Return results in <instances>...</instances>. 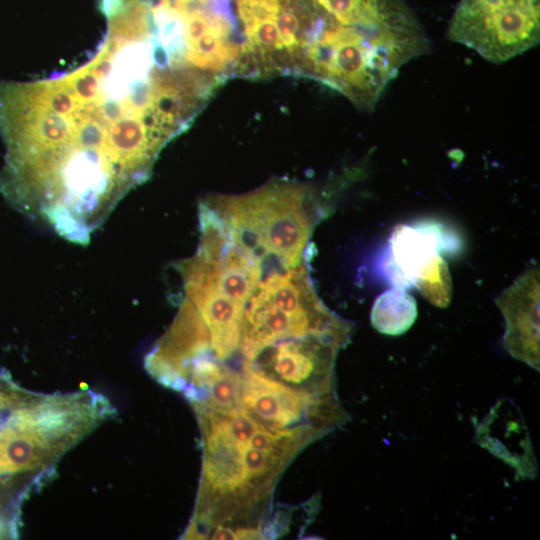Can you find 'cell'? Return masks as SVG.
<instances>
[{"instance_id":"11","label":"cell","mask_w":540,"mask_h":540,"mask_svg":"<svg viewBox=\"0 0 540 540\" xmlns=\"http://www.w3.org/2000/svg\"><path fill=\"white\" fill-rule=\"evenodd\" d=\"M414 286L432 304L445 307L452 296V283L447 263L439 255L417 278Z\"/></svg>"},{"instance_id":"5","label":"cell","mask_w":540,"mask_h":540,"mask_svg":"<svg viewBox=\"0 0 540 540\" xmlns=\"http://www.w3.org/2000/svg\"><path fill=\"white\" fill-rule=\"evenodd\" d=\"M347 336L308 334L282 339L259 349L244 361L251 369L297 392L328 396L334 359Z\"/></svg>"},{"instance_id":"3","label":"cell","mask_w":540,"mask_h":540,"mask_svg":"<svg viewBox=\"0 0 540 540\" xmlns=\"http://www.w3.org/2000/svg\"><path fill=\"white\" fill-rule=\"evenodd\" d=\"M244 248L263 259L274 256L283 268L301 264L321 207L305 184L276 180L243 195L204 201Z\"/></svg>"},{"instance_id":"9","label":"cell","mask_w":540,"mask_h":540,"mask_svg":"<svg viewBox=\"0 0 540 540\" xmlns=\"http://www.w3.org/2000/svg\"><path fill=\"white\" fill-rule=\"evenodd\" d=\"M506 320V343L515 356L538 359L539 271H527L497 300Z\"/></svg>"},{"instance_id":"1","label":"cell","mask_w":540,"mask_h":540,"mask_svg":"<svg viewBox=\"0 0 540 540\" xmlns=\"http://www.w3.org/2000/svg\"><path fill=\"white\" fill-rule=\"evenodd\" d=\"M104 17L105 35L82 65L0 83V193L77 244L150 177L215 91L145 17Z\"/></svg>"},{"instance_id":"2","label":"cell","mask_w":540,"mask_h":540,"mask_svg":"<svg viewBox=\"0 0 540 540\" xmlns=\"http://www.w3.org/2000/svg\"><path fill=\"white\" fill-rule=\"evenodd\" d=\"M195 409L204 453L196 513L186 538H208L216 526L236 525V539L246 529L263 533L253 519L268 504L281 473L311 439L272 431L241 406Z\"/></svg>"},{"instance_id":"4","label":"cell","mask_w":540,"mask_h":540,"mask_svg":"<svg viewBox=\"0 0 540 540\" xmlns=\"http://www.w3.org/2000/svg\"><path fill=\"white\" fill-rule=\"evenodd\" d=\"M447 38L500 64L540 41V0H459Z\"/></svg>"},{"instance_id":"8","label":"cell","mask_w":540,"mask_h":540,"mask_svg":"<svg viewBox=\"0 0 540 540\" xmlns=\"http://www.w3.org/2000/svg\"><path fill=\"white\" fill-rule=\"evenodd\" d=\"M440 226L421 223L398 225L390 238V256L386 271L394 287L405 289L414 285L420 274L447 246Z\"/></svg>"},{"instance_id":"7","label":"cell","mask_w":540,"mask_h":540,"mask_svg":"<svg viewBox=\"0 0 540 540\" xmlns=\"http://www.w3.org/2000/svg\"><path fill=\"white\" fill-rule=\"evenodd\" d=\"M184 297L201 318L214 358L223 362L240 346L245 305L220 293L202 274L186 265L177 264Z\"/></svg>"},{"instance_id":"6","label":"cell","mask_w":540,"mask_h":540,"mask_svg":"<svg viewBox=\"0 0 540 540\" xmlns=\"http://www.w3.org/2000/svg\"><path fill=\"white\" fill-rule=\"evenodd\" d=\"M241 377L240 406L264 427L313 440L335 424L337 407L332 398L297 392L244 367Z\"/></svg>"},{"instance_id":"10","label":"cell","mask_w":540,"mask_h":540,"mask_svg":"<svg viewBox=\"0 0 540 540\" xmlns=\"http://www.w3.org/2000/svg\"><path fill=\"white\" fill-rule=\"evenodd\" d=\"M417 317V304L405 289L393 287L380 294L372 306L370 320L380 333L399 336L407 332Z\"/></svg>"}]
</instances>
